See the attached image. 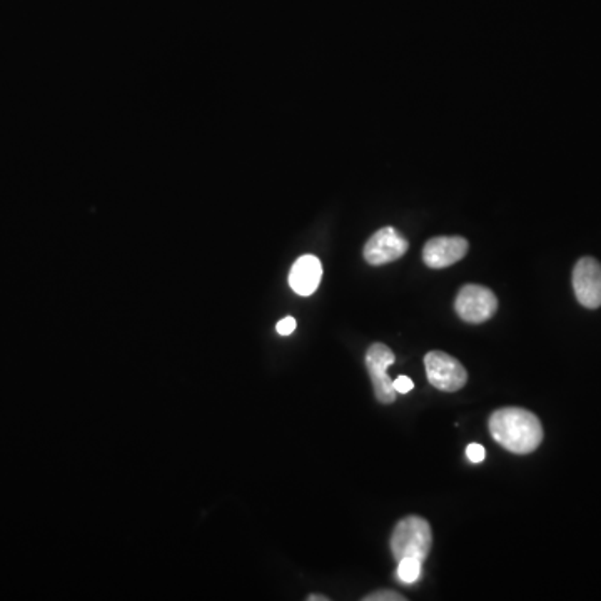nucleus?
Wrapping results in <instances>:
<instances>
[{
    "label": "nucleus",
    "mask_w": 601,
    "mask_h": 601,
    "mask_svg": "<svg viewBox=\"0 0 601 601\" xmlns=\"http://www.w3.org/2000/svg\"><path fill=\"white\" fill-rule=\"evenodd\" d=\"M426 376L433 386L444 393H457L468 383V371L458 359L444 351H431L425 356Z\"/></svg>",
    "instance_id": "obj_3"
},
{
    "label": "nucleus",
    "mask_w": 601,
    "mask_h": 601,
    "mask_svg": "<svg viewBox=\"0 0 601 601\" xmlns=\"http://www.w3.org/2000/svg\"><path fill=\"white\" fill-rule=\"evenodd\" d=\"M276 330H277V332H279L281 336H289V334H293L294 330H296V319L291 317V316H287V317L281 319V321L277 323Z\"/></svg>",
    "instance_id": "obj_13"
},
{
    "label": "nucleus",
    "mask_w": 601,
    "mask_h": 601,
    "mask_svg": "<svg viewBox=\"0 0 601 601\" xmlns=\"http://www.w3.org/2000/svg\"><path fill=\"white\" fill-rule=\"evenodd\" d=\"M393 386H394L398 394H406V393H410L415 387V383L408 376H400V378H396L393 381Z\"/></svg>",
    "instance_id": "obj_14"
},
{
    "label": "nucleus",
    "mask_w": 601,
    "mask_h": 601,
    "mask_svg": "<svg viewBox=\"0 0 601 601\" xmlns=\"http://www.w3.org/2000/svg\"><path fill=\"white\" fill-rule=\"evenodd\" d=\"M488 426L493 440L516 455L533 453L543 441L538 416L523 408H501L489 416Z\"/></svg>",
    "instance_id": "obj_1"
},
{
    "label": "nucleus",
    "mask_w": 601,
    "mask_h": 601,
    "mask_svg": "<svg viewBox=\"0 0 601 601\" xmlns=\"http://www.w3.org/2000/svg\"><path fill=\"white\" fill-rule=\"evenodd\" d=\"M364 601H404L406 598L400 595L398 591H391V589H379V591H374L371 595L364 597L363 598Z\"/></svg>",
    "instance_id": "obj_11"
},
{
    "label": "nucleus",
    "mask_w": 601,
    "mask_h": 601,
    "mask_svg": "<svg viewBox=\"0 0 601 601\" xmlns=\"http://www.w3.org/2000/svg\"><path fill=\"white\" fill-rule=\"evenodd\" d=\"M455 309L464 323L481 324L495 316L498 309V300L489 287L466 285L458 293Z\"/></svg>",
    "instance_id": "obj_4"
},
{
    "label": "nucleus",
    "mask_w": 601,
    "mask_h": 601,
    "mask_svg": "<svg viewBox=\"0 0 601 601\" xmlns=\"http://www.w3.org/2000/svg\"><path fill=\"white\" fill-rule=\"evenodd\" d=\"M323 279V264L321 261L306 254L300 256L289 272V286L300 296H311Z\"/></svg>",
    "instance_id": "obj_9"
},
{
    "label": "nucleus",
    "mask_w": 601,
    "mask_h": 601,
    "mask_svg": "<svg viewBox=\"0 0 601 601\" xmlns=\"http://www.w3.org/2000/svg\"><path fill=\"white\" fill-rule=\"evenodd\" d=\"M468 247H470L468 241L459 236L434 238L425 244L423 261L431 269H443L464 258Z\"/></svg>",
    "instance_id": "obj_8"
},
{
    "label": "nucleus",
    "mask_w": 601,
    "mask_h": 601,
    "mask_svg": "<svg viewBox=\"0 0 601 601\" xmlns=\"http://www.w3.org/2000/svg\"><path fill=\"white\" fill-rule=\"evenodd\" d=\"M573 291L588 309L601 306V264L593 258L580 259L573 269Z\"/></svg>",
    "instance_id": "obj_6"
},
{
    "label": "nucleus",
    "mask_w": 601,
    "mask_h": 601,
    "mask_svg": "<svg viewBox=\"0 0 601 601\" xmlns=\"http://www.w3.org/2000/svg\"><path fill=\"white\" fill-rule=\"evenodd\" d=\"M421 561L416 558H404L398 561V578L402 583H415L421 574Z\"/></svg>",
    "instance_id": "obj_10"
},
{
    "label": "nucleus",
    "mask_w": 601,
    "mask_h": 601,
    "mask_svg": "<svg viewBox=\"0 0 601 601\" xmlns=\"http://www.w3.org/2000/svg\"><path fill=\"white\" fill-rule=\"evenodd\" d=\"M466 457L472 463H481L485 459V448L481 444L472 443L466 448Z\"/></svg>",
    "instance_id": "obj_12"
},
{
    "label": "nucleus",
    "mask_w": 601,
    "mask_h": 601,
    "mask_svg": "<svg viewBox=\"0 0 601 601\" xmlns=\"http://www.w3.org/2000/svg\"><path fill=\"white\" fill-rule=\"evenodd\" d=\"M410 244L394 228H383L374 232L364 246V259L371 266H383L398 261L408 251Z\"/></svg>",
    "instance_id": "obj_7"
},
{
    "label": "nucleus",
    "mask_w": 601,
    "mask_h": 601,
    "mask_svg": "<svg viewBox=\"0 0 601 601\" xmlns=\"http://www.w3.org/2000/svg\"><path fill=\"white\" fill-rule=\"evenodd\" d=\"M308 600L309 601H328L330 598L328 597H323V595H309L308 597Z\"/></svg>",
    "instance_id": "obj_15"
},
{
    "label": "nucleus",
    "mask_w": 601,
    "mask_h": 601,
    "mask_svg": "<svg viewBox=\"0 0 601 601\" xmlns=\"http://www.w3.org/2000/svg\"><path fill=\"white\" fill-rule=\"evenodd\" d=\"M433 544V533L430 523L421 516H406L391 535V551L396 561L404 558H416L425 561L428 558Z\"/></svg>",
    "instance_id": "obj_2"
},
{
    "label": "nucleus",
    "mask_w": 601,
    "mask_h": 601,
    "mask_svg": "<svg viewBox=\"0 0 601 601\" xmlns=\"http://www.w3.org/2000/svg\"><path fill=\"white\" fill-rule=\"evenodd\" d=\"M394 353L386 344L374 343L366 353V368L371 378L372 389L376 400L383 404H391L396 401V389L393 386V379L387 374V368L394 363Z\"/></svg>",
    "instance_id": "obj_5"
}]
</instances>
